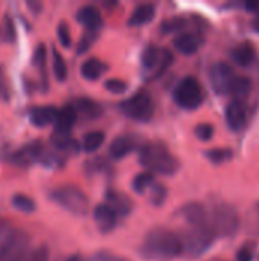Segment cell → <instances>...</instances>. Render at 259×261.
I'll return each mask as SVG.
<instances>
[{
	"label": "cell",
	"instance_id": "1",
	"mask_svg": "<svg viewBox=\"0 0 259 261\" xmlns=\"http://www.w3.org/2000/svg\"><path fill=\"white\" fill-rule=\"evenodd\" d=\"M139 252L143 258L153 261H169L185 254L180 236L166 228L151 229L145 236Z\"/></svg>",
	"mask_w": 259,
	"mask_h": 261
},
{
	"label": "cell",
	"instance_id": "2",
	"mask_svg": "<svg viewBox=\"0 0 259 261\" xmlns=\"http://www.w3.org/2000/svg\"><path fill=\"white\" fill-rule=\"evenodd\" d=\"M139 162L150 171L163 176H172L179 171L180 162L172 156L163 142L151 141L139 150Z\"/></svg>",
	"mask_w": 259,
	"mask_h": 261
},
{
	"label": "cell",
	"instance_id": "3",
	"mask_svg": "<svg viewBox=\"0 0 259 261\" xmlns=\"http://www.w3.org/2000/svg\"><path fill=\"white\" fill-rule=\"evenodd\" d=\"M209 222L215 236L232 237L240 228V216L237 210L224 202H220L212 206L209 211Z\"/></svg>",
	"mask_w": 259,
	"mask_h": 261
},
{
	"label": "cell",
	"instance_id": "4",
	"mask_svg": "<svg viewBox=\"0 0 259 261\" xmlns=\"http://www.w3.org/2000/svg\"><path fill=\"white\" fill-rule=\"evenodd\" d=\"M50 199L75 216H85L89 213V199L75 185H63L52 190Z\"/></svg>",
	"mask_w": 259,
	"mask_h": 261
},
{
	"label": "cell",
	"instance_id": "5",
	"mask_svg": "<svg viewBox=\"0 0 259 261\" xmlns=\"http://www.w3.org/2000/svg\"><path fill=\"white\" fill-rule=\"evenodd\" d=\"M215 232L212 229V226H206V228H188L182 236V243H183V252L191 257H200L203 255L214 243L215 240Z\"/></svg>",
	"mask_w": 259,
	"mask_h": 261
},
{
	"label": "cell",
	"instance_id": "6",
	"mask_svg": "<svg viewBox=\"0 0 259 261\" xmlns=\"http://www.w3.org/2000/svg\"><path fill=\"white\" fill-rule=\"evenodd\" d=\"M174 101L185 110H195L203 104L205 92L194 76H185L174 89Z\"/></svg>",
	"mask_w": 259,
	"mask_h": 261
},
{
	"label": "cell",
	"instance_id": "7",
	"mask_svg": "<svg viewBox=\"0 0 259 261\" xmlns=\"http://www.w3.org/2000/svg\"><path fill=\"white\" fill-rule=\"evenodd\" d=\"M140 63L143 70L150 75V78H159L163 75V72L171 66L172 63V54L168 49L157 47L154 44H150L143 49Z\"/></svg>",
	"mask_w": 259,
	"mask_h": 261
},
{
	"label": "cell",
	"instance_id": "8",
	"mask_svg": "<svg viewBox=\"0 0 259 261\" xmlns=\"http://www.w3.org/2000/svg\"><path fill=\"white\" fill-rule=\"evenodd\" d=\"M121 110L131 119L148 122L154 115V101L148 92L139 90L121 104Z\"/></svg>",
	"mask_w": 259,
	"mask_h": 261
},
{
	"label": "cell",
	"instance_id": "9",
	"mask_svg": "<svg viewBox=\"0 0 259 261\" xmlns=\"http://www.w3.org/2000/svg\"><path fill=\"white\" fill-rule=\"evenodd\" d=\"M31 237L27 232L14 229L0 248V261H24L27 258Z\"/></svg>",
	"mask_w": 259,
	"mask_h": 261
},
{
	"label": "cell",
	"instance_id": "10",
	"mask_svg": "<svg viewBox=\"0 0 259 261\" xmlns=\"http://www.w3.org/2000/svg\"><path fill=\"white\" fill-rule=\"evenodd\" d=\"M44 154H46V150H44L43 144L40 141H31V142L21 145L20 148H17L15 151L9 153L6 156V161H9L14 165L29 167L35 162H41Z\"/></svg>",
	"mask_w": 259,
	"mask_h": 261
},
{
	"label": "cell",
	"instance_id": "11",
	"mask_svg": "<svg viewBox=\"0 0 259 261\" xmlns=\"http://www.w3.org/2000/svg\"><path fill=\"white\" fill-rule=\"evenodd\" d=\"M211 84L212 89L218 93V95H231L232 86L235 83V78L238 76L232 66L227 63H217L212 66L211 69Z\"/></svg>",
	"mask_w": 259,
	"mask_h": 261
},
{
	"label": "cell",
	"instance_id": "12",
	"mask_svg": "<svg viewBox=\"0 0 259 261\" xmlns=\"http://www.w3.org/2000/svg\"><path fill=\"white\" fill-rule=\"evenodd\" d=\"M182 219L188 223L191 228H206L211 226L209 222V211L206 210L205 205L198 202H189L183 205L179 211Z\"/></svg>",
	"mask_w": 259,
	"mask_h": 261
},
{
	"label": "cell",
	"instance_id": "13",
	"mask_svg": "<svg viewBox=\"0 0 259 261\" xmlns=\"http://www.w3.org/2000/svg\"><path fill=\"white\" fill-rule=\"evenodd\" d=\"M93 219H95V223H96L98 229L102 234H108L116 226L118 213L108 203H101L93 210Z\"/></svg>",
	"mask_w": 259,
	"mask_h": 261
},
{
	"label": "cell",
	"instance_id": "14",
	"mask_svg": "<svg viewBox=\"0 0 259 261\" xmlns=\"http://www.w3.org/2000/svg\"><path fill=\"white\" fill-rule=\"evenodd\" d=\"M226 121H227V125L235 132H240L246 127L247 109L244 106V101L232 99L226 106Z\"/></svg>",
	"mask_w": 259,
	"mask_h": 261
},
{
	"label": "cell",
	"instance_id": "15",
	"mask_svg": "<svg viewBox=\"0 0 259 261\" xmlns=\"http://www.w3.org/2000/svg\"><path fill=\"white\" fill-rule=\"evenodd\" d=\"M76 20L90 32H98L104 24L102 15H101L99 9L95 5L81 6L78 9V12H76Z\"/></svg>",
	"mask_w": 259,
	"mask_h": 261
},
{
	"label": "cell",
	"instance_id": "16",
	"mask_svg": "<svg viewBox=\"0 0 259 261\" xmlns=\"http://www.w3.org/2000/svg\"><path fill=\"white\" fill-rule=\"evenodd\" d=\"M203 41H205L203 37L195 34V32H180L174 38L172 44H174L176 50H179L180 54L192 55V54H195L202 47Z\"/></svg>",
	"mask_w": 259,
	"mask_h": 261
},
{
	"label": "cell",
	"instance_id": "17",
	"mask_svg": "<svg viewBox=\"0 0 259 261\" xmlns=\"http://www.w3.org/2000/svg\"><path fill=\"white\" fill-rule=\"evenodd\" d=\"M76 110L73 104H66L64 107L58 109L56 121H55V133L58 135H70V130L73 128L76 122Z\"/></svg>",
	"mask_w": 259,
	"mask_h": 261
},
{
	"label": "cell",
	"instance_id": "18",
	"mask_svg": "<svg viewBox=\"0 0 259 261\" xmlns=\"http://www.w3.org/2000/svg\"><path fill=\"white\" fill-rule=\"evenodd\" d=\"M58 109L55 106H35L29 112V119L35 127H47L55 124Z\"/></svg>",
	"mask_w": 259,
	"mask_h": 261
},
{
	"label": "cell",
	"instance_id": "19",
	"mask_svg": "<svg viewBox=\"0 0 259 261\" xmlns=\"http://www.w3.org/2000/svg\"><path fill=\"white\" fill-rule=\"evenodd\" d=\"M231 58L234 60L235 64H238L241 67L250 66L256 58V49H255L253 43L241 41L237 46H234V49L231 50Z\"/></svg>",
	"mask_w": 259,
	"mask_h": 261
},
{
	"label": "cell",
	"instance_id": "20",
	"mask_svg": "<svg viewBox=\"0 0 259 261\" xmlns=\"http://www.w3.org/2000/svg\"><path fill=\"white\" fill-rule=\"evenodd\" d=\"M105 199H107V203L118 213V216H128L133 210V200L121 191H116V190L107 191Z\"/></svg>",
	"mask_w": 259,
	"mask_h": 261
},
{
	"label": "cell",
	"instance_id": "21",
	"mask_svg": "<svg viewBox=\"0 0 259 261\" xmlns=\"http://www.w3.org/2000/svg\"><path fill=\"white\" fill-rule=\"evenodd\" d=\"M134 148H136V141L131 136H118L111 141L108 151L113 159L121 161L125 156H128Z\"/></svg>",
	"mask_w": 259,
	"mask_h": 261
},
{
	"label": "cell",
	"instance_id": "22",
	"mask_svg": "<svg viewBox=\"0 0 259 261\" xmlns=\"http://www.w3.org/2000/svg\"><path fill=\"white\" fill-rule=\"evenodd\" d=\"M73 107L78 116H81L82 119H89V121L96 119L102 113V107L90 98H78L73 102Z\"/></svg>",
	"mask_w": 259,
	"mask_h": 261
},
{
	"label": "cell",
	"instance_id": "23",
	"mask_svg": "<svg viewBox=\"0 0 259 261\" xmlns=\"http://www.w3.org/2000/svg\"><path fill=\"white\" fill-rule=\"evenodd\" d=\"M156 15V6L153 3H140L137 5L130 18H128V24L130 26H142L148 21H151Z\"/></svg>",
	"mask_w": 259,
	"mask_h": 261
},
{
	"label": "cell",
	"instance_id": "24",
	"mask_svg": "<svg viewBox=\"0 0 259 261\" xmlns=\"http://www.w3.org/2000/svg\"><path fill=\"white\" fill-rule=\"evenodd\" d=\"M50 144L55 150L61 151V153H69V154H75L81 150V145L78 144L76 139H73L70 135H58L53 133L50 138Z\"/></svg>",
	"mask_w": 259,
	"mask_h": 261
},
{
	"label": "cell",
	"instance_id": "25",
	"mask_svg": "<svg viewBox=\"0 0 259 261\" xmlns=\"http://www.w3.org/2000/svg\"><path fill=\"white\" fill-rule=\"evenodd\" d=\"M107 70V64H104L101 60L98 58H87L82 64H81V75L89 80V81H96L99 80L104 72Z\"/></svg>",
	"mask_w": 259,
	"mask_h": 261
},
{
	"label": "cell",
	"instance_id": "26",
	"mask_svg": "<svg viewBox=\"0 0 259 261\" xmlns=\"http://www.w3.org/2000/svg\"><path fill=\"white\" fill-rule=\"evenodd\" d=\"M46 61H47V54H46V46L43 43H40L32 55V63L34 66L38 69L40 76L43 80V84H47V67H46Z\"/></svg>",
	"mask_w": 259,
	"mask_h": 261
},
{
	"label": "cell",
	"instance_id": "27",
	"mask_svg": "<svg viewBox=\"0 0 259 261\" xmlns=\"http://www.w3.org/2000/svg\"><path fill=\"white\" fill-rule=\"evenodd\" d=\"M156 179H154V174L150 173V171H145V173H140L137 174L134 179H133V190L137 193V194H147L151 191V188L156 185Z\"/></svg>",
	"mask_w": 259,
	"mask_h": 261
},
{
	"label": "cell",
	"instance_id": "28",
	"mask_svg": "<svg viewBox=\"0 0 259 261\" xmlns=\"http://www.w3.org/2000/svg\"><path fill=\"white\" fill-rule=\"evenodd\" d=\"M252 90V81L250 78L247 76H237L235 78V83L232 86V90H231V95L234 96V99H238V101H244L249 93Z\"/></svg>",
	"mask_w": 259,
	"mask_h": 261
},
{
	"label": "cell",
	"instance_id": "29",
	"mask_svg": "<svg viewBox=\"0 0 259 261\" xmlns=\"http://www.w3.org/2000/svg\"><path fill=\"white\" fill-rule=\"evenodd\" d=\"M105 141V135L102 132H89L81 142V148L87 153H95L102 147Z\"/></svg>",
	"mask_w": 259,
	"mask_h": 261
},
{
	"label": "cell",
	"instance_id": "30",
	"mask_svg": "<svg viewBox=\"0 0 259 261\" xmlns=\"http://www.w3.org/2000/svg\"><path fill=\"white\" fill-rule=\"evenodd\" d=\"M52 67H53V75L58 81H64L67 78V64L63 55L55 47L52 49Z\"/></svg>",
	"mask_w": 259,
	"mask_h": 261
},
{
	"label": "cell",
	"instance_id": "31",
	"mask_svg": "<svg viewBox=\"0 0 259 261\" xmlns=\"http://www.w3.org/2000/svg\"><path fill=\"white\" fill-rule=\"evenodd\" d=\"M186 18L185 17H171L162 21L160 24V31L162 34H176L180 32L182 29L186 28Z\"/></svg>",
	"mask_w": 259,
	"mask_h": 261
},
{
	"label": "cell",
	"instance_id": "32",
	"mask_svg": "<svg viewBox=\"0 0 259 261\" xmlns=\"http://www.w3.org/2000/svg\"><path fill=\"white\" fill-rule=\"evenodd\" d=\"M11 203H12V206H14L17 211L26 213V214L34 213V211H35V206H37L35 202H34V199H31V197L26 196V194H14Z\"/></svg>",
	"mask_w": 259,
	"mask_h": 261
},
{
	"label": "cell",
	"instance_id": "33",
	"mask_svg": "<svg viewBox=\"0 0 259 261\" xmlns=\"http://www.w3.org/2000/svg\"><path fill=\"white\" fill-rule=\"evenodd\" d=\"M206 158L214 164H223L232 158V151L229 148H214L206 151Z\"/></svg>",
	"mask_w": 259,
	"mask_h": 261
},
{
	"label": "cell",
	"instance_id": "34",
	"mask_svg": "<svg viewBox=\"0 0 259 261\" xmlns=\"http://www.w3.org/2000/svg\"><path fill=\"white\" fill-rule=\"evenodd\" d=\"M148 196H150V200H151L153 205L160 206V205H163V202L166 199V188L163 185H160V184H156L151 188V191L148 193Z\"/></svg>",
	"mask_w": 259,
	"mask_h": 261
},
{
	"label": "cell",
	"instance_id": "35",
	"mask_svg": "<svg viewBox=\"0 0 259 261\" xmlns=\"http://www.w3.org/2000/svg\"><path fill=\"white\" fill-rule=\"evenodd\" d=\"M56 35L63 47H70L72 46V35H70V28L66 21H61L56 28Z\"/></svg>",
	"mask_w": 259,
	"mask_h": 261
},
{
	"label": "cell",
	"instance_id": "36",
	"mask_svg": "<svg viewBox=\"0 0 259 261\" xmlns=\"http://www.w3.org/2000/svg\"><path fill=\"white\" fill-rule=\"evenodd\" d=\"M104 87L114 95H121L127 90V83L119 78H110L104 83Z\"/></svg>",
	"mask_w": 259,
	"mask_h": 261
},
{
	"label": "cell",
	"instance_id": "37",
	"mask_svg": "<svg viewBox=\"0 0 259 261\" xmlns=\"http://www.w3.org/2000/svg\"><path fill=\"white\" fill-rule=\"evenodd\" d=\"M96 34L98 32H90V31H87L82 37H81V40H79V43H78V54H84V52H87L89 49H90V46L95 43V40H96Z\"/></svg>",
	"mask_w": 259,
	"mask_h": 261
},
{
	"label": "cell",
	"instance_id": "38",
	"mask_svg": "<svg viewBox=\"0 0 259 261\" xmlns=\"http://www.w3.org/2000/svg\"><path fill=\"white\" fill-rule=\"evenodd\" d=\"M195 136L200 139V141H209V139H212V135H214V127L211 125V124H206V122H203V124H198L197 127H195Z\"/></svg>",
	"mask_w": 259,
	"mask_h": 261
},
{
	"label": "cell",
	"instance_id": "39",
	"mask_svg": "<svg viewBox=\"0 0 259 261\" xmlns=\"http://www.w3.org/2000/svg\"><path fill=\"white\" fill-rule=\"evenodd\" d=\"M11 98V87H9V81L6 78V73L3 70V67L0 66V99L3 101H9Z\"/></svg>",
	"mask_w": 259,
	"mask_h": 261
},
{
	"label": "cell",
	"instance_id": "40",
	"mask_svg": "<svg viewBox=\"0 0 259 261\" xmlns=\"http://www.w3.org/2000/svg\"><path fill=\"white\" fill-rule=\"evenodd\" d=\"M24 261H49V248L44 245L35 248Z\"/></svg>",
	"mask_w": 259,
	"mask_h": 261
},
{
	"label": "cell",
	"instance_id": "41",
	"mask_svg": "<svg viewBox=\"0 0 259 261\" xmlns=\"http://www.w3.org/2000/svg\"><path fill=\"white\" fill-rule=\"evenodd\" d=\"M3 38L6 41H14L15 40V26L14 21L9 15L5 17V23H3Z\"/></svg>",
	"mask_w": 259,
	"mask_h": 261
},
{
	"label": "cell",
	"instance_id": "42",
	"mask_svg": "<svg viewBox=\"0 0 259 261\" xmlns=\"http://www.w3.org/2000/svg\"><path fill=\"white\" fill-rule=\"evenodd\" d=\"M92 261H130L128 258H124L121 255H116L110 251H99L96 252L93 257H92Z\"/></svg>",
	"mask_w": 259,
	"mask_h": 261
},
{
	"label": "cell",
	"instance_id": "43",
	"mask_svg": "<svg viewBox=\"0 0 259 261\" xmlns=\"http://www.w3.org/2000/svg\"><path fill=\"white\" fill-rule=\"evenodd\" d=\"M255 257V249L250 245H244L238 252H237V260L238 261H252Z\"/></svg>",
	"mask_w": 259,
	"mask_h": 261
},
{
	"label": "cell",
	"instance_id": "44",
	"mask_svg": "<svg viewBox=\"0 0 259 261\" xmlns=\"http://www.w3.org/2000/svg\"><path fill=\"white\" fill-rule=\"evenodd\" d=\"M12 231H14V228L6 220H0V248L3 246V243L6 242V239L11 236Z\"/></svg>",
	"mask_w": 259,
	"mask_h": 261
},
{
	"label": "cell",
	"instance_id": "45",
	"mask_svg": "<svg viewBox=\"0 0 259 261\" xmlns=\"http://www.w3.org/2000/svg\"><path fill=\"white\" fill-rule=\"evenodd\" d=\"M244 8L250 12H255L256 15L259 14V0H249L244 3Z\"/></svg>",
	"mask_w": 259,
	"mask_h": 261
},
{
	"label": "cell",
	"instance_id": "46",
	"mask_svg": "<svg viewBox=\"0 0 259 261\" xmlns=\"http://www.w3.org/2000/svg\"><path fill=\"white\" fill-rule=\"evenodd\" d=\"M66 261H85V258H84L82 255H79V254H73V255L67 257Z\"/></svg>",
	"mask_w": 259,
	"mask_h": 261
},
{
	"label": "cell",
	"instance_id": "47",
	"mask_svg": "<svg viewBox=\"0 0 259 261\" xmlns=\"http://www.w3.org/2000/svg\"><path fill=\"white\" fill-rule=\"evenodd\" d=\"M252 28H253V31H256L259 32V14L253 18V21H252Z\"/></svg>",
	"mask_w": 259,
	"mask_h": 261
},
{
	"label": "cell",
	"instance_id": "48",
	"mask_svg": "<svg viewBox=\"0 0 259 261\" xmlns=\"http://www.w3.org/2000/svg\"><path fill=\"white\" fill-rule=\"evenodd\" d=\"M214 261H218V260H214Z\"/></svg>",
	"mask_w": 259,
	"mask_h": 261
}]
</instances>
